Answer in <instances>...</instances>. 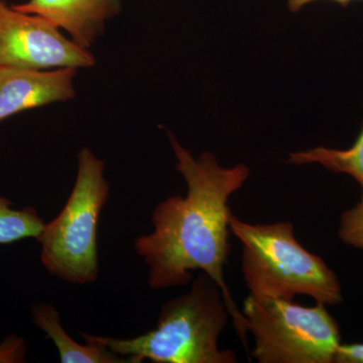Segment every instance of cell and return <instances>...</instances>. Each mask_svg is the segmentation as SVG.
<instances>
[{"label": "cell", "instance_id": "277c9868", "mask_svg": "<svg viewBox=\"0 0 363 363\" xmlns=\"http://www.w3.org/2000/svg\"><path fill=\"white\" fill-rule=\"evenodd\" d=\"M104 169L105 162L92 150L79 152L77 176L65 206L45 222L37 238L45 271L73 285L94 283L99 274L98 224L111 193Z\"/></svg>", "mask_w": 363, "mask_h": 363}, {"label": "cell", "instance_id": "5b68a950", "mask_svg": "<svg viewBox=\"0 0 363 363\" xmlns=\"http://www.w3.org/2000/svg\"><path fill=\"white\" fill-rule=\"evenodd\" d=\"M247 330L259 363H334L340 343L338 325L323 304L303 307L284 298L243 303Z\"/></svg>", "mask_w": 363, "mask_h": 363}, {"label": "cell", "instance_id": "ba28073f", "mask_svg": "<svg viewBox=\"0 0 363 363\" xmlns=\"http://www.w3.org/2000/svg\"><path fill=\"white\" fill-rule=\"evenodd\" d=\"M14 9L37 14L64 30L71 39L89 50L104 35L107 21L121 11V0H28Z\"/></svg>", "mask_w": 363, "mask_h": 363}, {"label": "cell", "instance_id": "9c48e42d", "mask_svg": "<svg viewBox=\"0 0 363 363\" xmlns=\"http://www.w3.org/2000/svg\"><path fill=\"white\" fill-rule=\"evenodd\" d=\"M33 320L38 328L51 339L58 350L62 363H128V360L108 347L85 340L77 342L69 335L61 323L58 310L49 303H39L32 306Z\"/></svg>", "mask_w": 363, "mask_h": 363}, {"label": "cell", "instance_id": "7c38bea8", "mask_svg": "<svg viewBox=\"0 0 363 363\" xmlns=\"http://www.w3.org/2000/svg\"><path fill=\"white\" fill-rule=\"evenodd\" d=\"M338 235L345 245L363 252V193L357 206L344 212L341 216Z\"/></svg>", "mask_w": 363, "mask_h": 363}, {"label": "cell", "instance_id": "4fadbf2b", "mask_svg": "<svg viewBox=\"0 0 363 363\" xmlns=\"http://www.w3.org/2000/svg\"><path fill=\"white\" fill-rule=\"evenodd\" d=\"M25 339L11 335L0 343V363H20L26 360Z\"/></svg>", "mask_w": 363, "mask_h": 363}, {"label": "cell", "instance_id": "52a82bcc", "mask_svg": "<svg viewBox=\"0 0 363 363\" xmlns=\"http://www.w3.org/2000/svg\"><path fill=\"white\" fill-rule=\"evenodd\" d=\"M77 69L32 71L0 68V123L20 112L76 96Z\"/></svg>", "mask_w": 363, "mask_h": 363}, {"label": "cell", "instance_id": "7a4b0ae2", "mask_svg": "<svg viewBox=\"0 0 363 363\" xmlns=\"http://www.w3.org/2000/svg\"><path fill=\"white\" fill-rule=\"evenodd\" d=\"M229 316L221 289L201 272L187 294L162 306L157 326L147 333L126 339L80 334L128 363H236L233 351L218 346Z\"/></svg>", "mask_w": 363, "mask_h": 363}, {"label": "cell", "instance_id": "6da1fadb", "mask_svg": "<svg viewBox=\"0 0 363 363\" xmlns=\"http://www.w3.org/2000/svg\"><path fill=\"white\" fill-rule=\"evenodd\" d=\"M177 159L176 169L185 179V197L172 196L152 211V233L135 240L136 255L149 267L152 290L188 285L193 271L205 272L218 285L238 337L247 350V322L240 311L224 279L230 252L228 207L230 196L250 176L245 164L222 168L216 157L203 152L197 159L168 133Z\"/></svg>", "mask_w": 363, "mask_h": 363}, {"label": "cell", "instance_id": "8992f818", "mask_svg": "<svg viewBox=\"0 0 363 363\" xmlns=\"http://www.w3.org/2000/svg\"><path fill=\"white\" fill-rule=\"evenodd\" d=\"M96 59L37 14L0 0V68L48 71L91 68Z\"/></svg>", "mask_w": 363, "mask_h": 363}, {"label": "cell", "instance_id": "30bf717a", "mask_svg": "<svg viewBox=\"0 0 363 363\" xmlns=\"http://www.w3.org/2000/svg\"><path fill=\"white\" fill-rule=\"evenodd\" d=\"M290 162L295 164L316 162L334 173L347 174L360 184L363 191V128L354 145L348 150L315 147L291 154Z\"/></svg>", "mask_w": 363, "mask_h": 363}, {"label": "cell", "instance_id": "3957f363", "mask_svg": "<svg viewBox=\"0 0 363 363\" xmlns=\"http://www.w3.org/2000/svg\"><path fill=\"white\" fill-rule=\"evenodd\" d=\"M229 226L243 245L241 269L252 297L293 300L303 295L325 306L342 302L335 272L298 242L291 222L250 224L231 213Z\"/></svg>", "mask_w": 363, "mask_h": 363}, {"label": "cell", "instance_id": "9a60e30c", "mask_svg": "<svg viewBox=\"0 0 363 363\" xmlns=\"http://www.w3.org/2000/svg\"><path fill=\"white\" fill-rule=\"evenodd\" d=\"M314 1H317V0H289V9L294 11V13H296V11H300L303 6H307V4ZM330 1L336 2V4L346 7L350 2L354 1V0H330Z\"/></svg>", "mask_w": 363, "mask_h": 363}, {"label": "cell", "instance_id": "5bb4252c", "mask_svg": "<svg viewBox=\"0 0 363 363\" xmlns=\"http://www.w3.org/2000/svg\"><path fill=\"white\" fill-rule=\"evenodd\" d=\"M335 362L363 363V343L339 346Z\"/></svg>", "mask_w": 363, "mask_h": 363}, {"label": "cell", "instance_id": "8fae6325", "mask_svg": "<svg viewBox=\"0 0 363 363\" xmlns=\"http://www.w3.org/2000/svg\"><path fill=\"white\" fill-rule=\"evenodd\" d=\"M44 224L35 208L14 209L13 202L0 196V245L28 238L37 240Z\"/></svg>", "mask_w": 363, "mask_h": 363}]
</instances>
